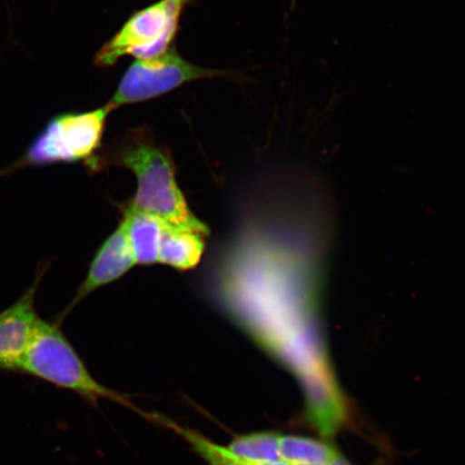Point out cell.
I'll use <instances>...</instances> for the list:
<instances>
[{
  "mask_svg": "<svg viewBox=\"0 0 465 465\" xmlns=\"http://www.w3.org/2000/svg\"><path fill=\"white\" fill-rule=\"evenodd\" d=\"M299 465H341L339 462L328 463V464H299Z\"/></svg>",
  "mask_w": 465,
  "mask_h": 465,
  "instance_id": "cell-13",
  "label": "cell"
},
{
  "mask_svg": "<svg viewBox=\"0 0 465 465\" xmlns=\"http://www.w3.org/2000/svg\"><path fill=\"white\" fill-rule=\"evenodd\" d=\"M279 455L281 460L292 465L328 464L340 460L333 447L299 436H279Z\"/></svg>",
  "mask_w": 465,
  "mask_h": 465,
  "instance_id": "cell-10",
  "label": "cell"
},
{
  "mask_svg": "<svg viewBox=\"0 0 465 465\" xmlns=\"http://www.w3.org/2000/svg\"><path fill=\"white\" fill-rule=\"evenodd\" d=\"M279 434L274 432H261L241 436L226 447L237 457L253 461H278Z\"/></svg>",
  "mask_w": 465,
  "mask_h": 465,
  "instance_id": "cell-11",
  "label": "cell"
},
{
  "mask_svg": "<svg viewBox=\"0 0 465 465\" xmlns=\"http://www.w3.org/2000/svg\"><path fill=\"white\" fill-rule=\"evenodd\" d=\"M190 2L191 0H160L148 8L137 11L98 51L95 56L96 65L107 68L127 55L143 60L170 50L183 10Z\"/></svg>",
  "mask_w": 465,
  "mask_h": 465,
  "instance_id": "cell-4",
  "label": "cell"
},
{
  "mask_svg": "<svg viewBox=\"0 0 465 465\" xmlns=\"http://www.w3.org/2000/svg\"><path fill=\"white\" fill-rule=\"evenodd\" d=\"M107 166L124 167L135 173L137 192L129 207L154 214L167 224L209 235L208 226L191 212L178 187L173 156L147 130L127 133L87 167L100 172Z\"/></svg>",
  "mask_w": 465,
  "mask_h": 465,
  "instance_id": "cell-1",
  "label": "cell"
},
{
  "mask_svg": "<svg viewBox=\"0 0 465 465\" xmlns=\"http://www.w3.org/2000/svg\"><path fill=\"white\" fill-rule=\"evenodd\" d=\"M205 235L179 226H163L159 262L179 271H189L199 265L206 246Z\"/></svg>",
  "mask_w": 465,
  "mask_h": 465,
  "instance_id": "cell-9",
  "label": "cell"
},
{
  "mask_svg": "<svg viewBox=\"0 0 465 465\" xmlns=\"http://www.w3.org/2000/svg\"><path fill=\"white\" fill-rule=\"evenodd\" d=\"M114 112L108 104L86 113H69L50 120L25 153L0 173H13L22 168L54 164L90 163L100 153L108 115Z\"/></svg>",
  "mask_w": 465,
  "mask_h": 465,
  "instance_id": "cell-3",
  "label": "cell"
},
{
  "mask_svg": "<svg viewBox=\"0 0 465 465\" xmlns=\"http://www.w3.org/2000/svg\"><path fill=\"white\" fill-rule=\"evenodd\" d=\"M168 427L182 435L183 438L189 441L193 449L205 459L209 465H235L231 463L224 456L223 446L212 443L202 435L195 432L189 431L183 428H180L176 423L172 421L165 422Z\"/></svg>",
  "mask_w": 465,
  "mask_h": 465,
  "instance_id": "cell-12",
  "label": "cell"
},
{
  "mask_svg": "<svg viewBox=\"0 0 465 465\" xmlns=\"http://www.w3.org/2000/svg\"><path fill=\"white\" fill-rule=\"evenodd\" d=\"M135 264L136 261L134 258L130 242L127 240L124 226L120 224L119 228L98 249L84 282L81 283L72 303L57 319L58 322H61V319L65 317L86 296L125 275Z\"/></svg>",
  "mask_w": 465,
  "mask_h": 465,
  "instance_id": "cell-7",
  "label": "cell"
},
{
  "mask_svg": "<svg viewBox=\"0 0 465 465\" xmlns=\"http://www.w3.org/2000/svg\"><path fill=\"white\" fill-rule=\"evenodd\" d=\"M121 225L130 242L136 264L150 265L159 262V250L164 221L148 213L124 208Z\"/></svg>",
  "mask_w": 465,
  "mask_h": 465,
  "instance_id": "cell-8",
  "label": "cell"
},
{
  "mask_svg": "<svg viewBox=\"0 0 465 465\" xmlns=\"http://www.w3.org/2000/svg\"><path fill=\"white\" fill-rule=\"evenodd\" d=\"M60 322L40 319L31 341L17 365V373L26 374L49 382L57 388L67 389L80 395L87 402L97 403L101 399L114 401L131 406L124 397L110 391L90 374L64 335Z\"/></svg>",
  "mask_w": 465,
  "mask_h": 465,
  "instance_id": "cell-2",
  "label": "cell"
},
{
  "mask_svg": "<svg viewBox=\"0 0 465 465\" xmlns=\"http://www.w3.org/2000/svg\"><path fill=\"white\" fill-rule=\"evenodd\" d=\"M224 72L194 65L172 48L164 54L137 60L127 69L108 102L113 110L166 94L192 81L223 77Z\"/></svg>",
  "mask_w": 465,
  "mask_h": 465,
  "instance_id": "cell-5",
  "label": "cell"
},
{
  "mask_svg": "<svg viewBox=\"0 0 465 465\" xmlns=\"http://www.w3.org/2000/svg\"><path fill=\"white\" fill-rule=\"evenodd\" d=\"M46 266L39 267L34 282L21 298L0 312V371H16L39 317L35 300Z\"/></svg>",
  "mask_w": 465,
  "mask_h": 465,
  "instance_id": "cell-6",
  "label": "cell"
}]
</instances>
